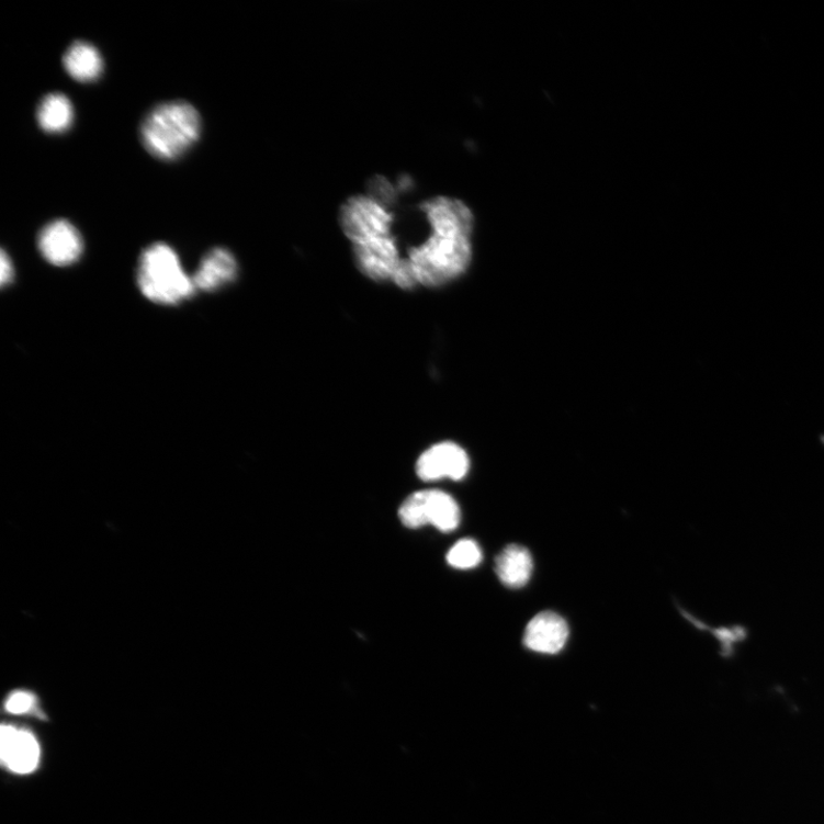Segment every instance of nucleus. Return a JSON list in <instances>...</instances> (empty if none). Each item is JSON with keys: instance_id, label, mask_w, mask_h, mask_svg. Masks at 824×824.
<instances>
[{"instance_id": "obj_1", "label": "nucleus", "mask_w": 824, "mask_h": 824, "mask_svg": "<svg viewBox=\"0 0 824 824\" xmlns=\"http://www.w3.org/2000/svg\"><path fill=\"white\" fill-rule=\"evenodd\" d=\"M429 233L407 250L418 285L439 287L463 275L473 257L472 234L475 219L461 200L434 196L419 205Z\"/></svg>"}, {"instance_id": "obj_15", "label": "nucleus", "mask_w": 824, "mask_h": 824, "mask_svg": "<svg viewBox=\"0 0 824 824\" xmlns=\"http://www.w3.org/2000/svg\"><path fill=\"white\" fill-rule=\"evenodd\" d=\"M483 561L481 548L472 540H462L450 549L447 562L459 569L476 567Z\"/></svg>"}, {"instance_id": "obj_7", "label": "nucleus", "mask_w": 824, "mask_h": 824, "mask_svg": "<svg viewBox=\"0 0 824 824\" xmlns=\"http://www.w3.org/2000/svg\"><path fill=\"white\" fill-rule=\"evenodd\" d=\"M470 469L466 451L454 442H441L432 445L420 455L416 473L420 481L431 483L441 478L460 482Z\"/></svg>"}, {"instance_id": "obj_5", "label": "nucleus", "mask_w": 824, "mask_h": 824, "mask_svg": "<svg viewBox=\"0 0 824 824\" xmlns=\"http://www.w3.org/2000/svg\"><path fill=\"white\" fill-rule=\"evenodd\" d=\"M403 523L411 529L432 524L444 531L455 530L461 522L458 501L441 490H421L409 496L398 511Z\"/></svg>"}, {"instance_id": "obj_6", "label": "nucleus", "mask_w": 824, "mask_h": 824, "mask_svg": "<svg viewBox=\"0 0 824 824\" xmlns=\"http://www.w3.org/2000/svg\"><path fill=\"white\" fill-rule=\"evenodd\" d=\"M358 270L375 282L391 281L405 259L397 237L390 236L352 247Z\"/></svg>"}, {"instance_id": "obj_13", "label": "nucleus", "mask_w": 824, "mask_h": 824, "mask_svg": "<svg viewBox=\"0 0 824 824\" xmlns=\"http://www.w3.org/2000/svg\"><path fill=\"white\" fill-rule=\"evenodd\" d=\"M64 66L76 81L89 83L100 77L103 63L99 50L93 45L78 41L71 44L65 53Z\"/></svg>"}, {"instance_id": "obj_14", "label": "nucleus", "mask_w": 824, "mask_h": 824, "mask_svg": "<svg viewBox=\"0 0 824 824\" xmlns=\"http://www.w3.org/2000/svg\"><path fill=\"white\" fill-rule=\"evenodd\" d=\"M74 109L70 100L61 93L47 94L39 103L37 121L48 133H61L71 126Z\"/></svg>"}, {"instance_id": "obj_2", "label": "nucleus", "mask_w": 824, "mask_h": 824, "mask_svg": "<svg viewBox=\"0 0 824 824\" xmlns=\"http://www.w3.org/2000/svg\"><path fill=\"white\" fill-rule=\"evenodd\" d=\"M201 117L193 104L171 101L156 105L140 127L146 150L163 161H173L200 138Z\"/></svg>"}, {"instance_id": "obj_16", "label": "nucleus", "mask_w": 824, "mask_h": 824, "mask_svg": "<svg viewBox=\"0 0 824 824\" xmlns=\"http://www.w3.org/2000/svg\"><path fill=\"white\" fill-rule=\"evenodd\" d=\"M698 628L711 631L716 637V641L721 643L722 655L725 658H730L734 655L735 646L743 643L748 637V630L742 625L725 627L720 629H710L704 624L697 623Z\"/></svg>"}, {"instance_id": "obj_8", "label": "nucleus", "mask_w": 824, "mask_h": 824, "mask_svg": "<svg viewBox=\"0 0 824 824\" xmlns=\"http://www.w3.org/2000/svg\"><path fill=\"white\" fill-rule=\"evenodd\" d=\"M83 238L77 228L60 219L47 224L38 235V249L53 266H70L83 253Z\"/></svg>"}, {"instance_id": "obj_4", "label": "nucleus", "mask_w": 824, "mask_h": 824, "mask_svg": "<svg viewBox=\"0 0 824 824\" xmlns=\"http://www.w3.org/2000/svg\"><path fill=\"white\" fill-rule=\"evenodd\" d=\"M365 193L345 201L339 208V226L352 247L394 236L395 215Z\"/></svg>"}, {"instance_id": "obj_9", "label": "nucleus", "mask_w": 824, "mask_h": 824, "mask_svg": "<svg viewBox=\"0 0 824 824\" xmlns=\"http://www.w3.org/2000/svg\"><path fill=\"white\" fill-rule=\"evenodd\" d=\"M41 749L36 737L29 731L2 726L0 757L3 764L18 775H29L39 763Z\"/></svg>"}, {"instance_id": "obj_11", "label": "nucleus", "mask_w": 824, "mask_h": 824, "mask_svg": "<svg viewBox=\"0 0 824 824\" xmlns=\"http://www.w3.org/2000/svg\"><path fill=\"white\" fill-rule=\"evenodd\" d=\"M238 275V263L234 255L224 248L208 251L193 276L197 290L215 292L230 283Z\"/></svg>"}, {"instance_id": "obj_10", "label": "nucleus", "mask_w": 824, "mask_h": 824, "mask_svg": "<svg viewBox=\"0 0 824 824\" xmlns=\"http://www.w3.org/2000/svg\"><path fill=\"white\" fill-rule=\"evenodd\" d=\"M568 634L567 623L562 617L544 611L528 623L523 643L530 651L556 654L565 647Z\"/></svg>"}, {"instance_id": "obj_17", "label": "nucleus", "mask_w": 824, "mask_h": 824, "mask_svg": "<svg viewBox=\"0 0 824 824\" xmlns=\"http://www.w3.org/2000/svg\"><path fill=\"white\" fill-rule=\"evenodd\" d=\"M35 704L36 698L34 695L25 692V690H16L9 697L5 709L10 713L22 714L33 710Z\"/></svg>"}, {"instance_id": "obj_3", "label": "nucleus", "mask_w": 824, "mask_h": 824, "mask_svg": "<svg viewBox=\"0 0 824 824\" xmlns=\"http://www.w3.org/2000/svg\"><path fill=\"white\" fill-rule=\"evenodd\" d=\"M137 278L142 294L155 304L177 305L197 290L193 276L184 273L178 255L166 244H155L143 252Z\"/></svg>"}, {"instance_id": "obj_18", "label": "nucleus", "mask_w": 824, "mask_h": 824, "mask_svg": "<svg viewBox=\"0 0 824 824\" xmlns=\"http://www.w3.org/2000/svg\"><path fill=\"white\" fill-rule=\"evenodd\" d=\"M0 264H2V268H0V281H2V285L5 286L12 282L14 276L13 264L5 251H2Z\"/></svg>"}, {"instance_id": "obj_12", "label": "nucleus", "mask_w": 824, "mask_h": 824, "mask_svg": "<svg viewBox=\"0 0 824 824\" xmlns=\"http://www.w3.org/2000/svg\"><path fill=\"white\" fill-rule=\"evenodd\" d=\"M533 557L521 545L505 548L496 560V574L505 586L521 588L533 573Z\"/></svg>"}]
</instances>
